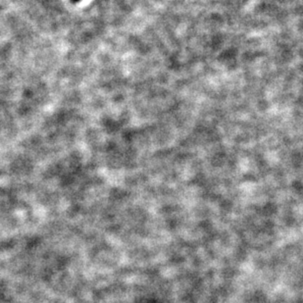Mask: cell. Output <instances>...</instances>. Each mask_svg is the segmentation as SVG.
I'll return each mask as SVG.
<instances>
[{
    "mask_svg": "<svg viewBox=\"0 0 303 303\" xmlns=\"http://www.w3.org/2000/svg\"><path fill=\"white\" fill-rule=\"evenodd\" d=\"M74 1H75V0H74ZM76 1H77V0H76Z\"/></svg>",
    "mask_w": 303,
    "mask_h": 303,
    "instance_id": "cell-1",
    "label": "cell"
}]
</instances>
